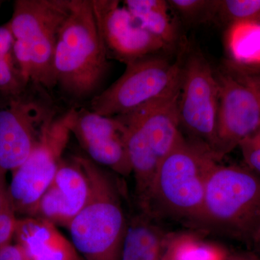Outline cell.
I'll return each mask as SVG.
<instances>
[{"mask_svg": "<svg viewBox=\"0 0 260 260\" xmlns=\"http://www.w3.org/2000/svg\"><path fill=\"white\" fill-rule=\"evenodd\" d=\"M215 160L208 150L183 135L160 162L141 213L155 220H175L198 228L207 176Z\"/></svg>", "mask_w": 260, "mask_h": 260, "instance_id": "obj_1", "label": "cell"}, {"mask_svg": "<svg viewBox=\"0 0 260 260\" xmlns=\"http://www.w3.org/2000/svg\"><path fill=\"white\" fill-rule=\"evenodd\" d=\"M74 157L86 174L90 191L68 228L72 242L85 260H120L128 220L117 182L86 155Z\"/></svg>", "mask_w": 260, "mask_h": 260, "instance_id": "obj_2", "label": "cell"}, {"mask_svg": "<svg viewBox=\"0 0 260 260\" xmlns=\"http://www.w3.org/2000/svg\"><path fill=\"white\" fill-rule=\"evenodd\" d=\"M108 60L91 0H70L69 15L56 46V86L75 100L93 99L107 75Z\"/></svg>", "mask_w": 260, "mask_h": 260, "instance_id": "obj_3", "label": "cell"}, {"mask_svg": "<svg viewBox=\"0 0 260 260\" xmlns=\"http://www.w3.org/2000/svg\"><path fill=\"white\" fill-rule=\"evenodd\" d=\"M259 225V176L245 166L214 161L198 228L251 244Z\"/></svg>", "mask_w": 260, "mask_h": 260, "instance_id": "obj_4", "label": "cell"}, {"mask_svg": "<svg viewBox=\"0 0 260 260\" xmlns=\"http://www.w3.org/2000/svg\"><path fill=\"white\" fill-rule=\"evenodd\" d=\"M180 88L167 96L116 116L125 126L135 195L143 208L160 162L183 136L179 124Z\"/></svg>", "mask_w": 260, "mask_h": 260, "instance_id": "obj_5", "label": "cell"}, {"mask_svg": "<svg viewBox=\"0 0 260 260\" xmlns=\"http://www.w3.org/2000/svg\"><path fill=\"white\" fill-rule=\"evenodd\" d=\"M59 115L51 92L32 82L22 93H0V170L18 169Z\"/></svg>", "mask_w": 260, "mask_h": 260, "instance_id": "obj_6", "label": "cell"}, {"mask_svg": "<svg viewBox=\"0 0 260 260\" xmlns=\"http://www.w3.org/2000/svg\"><path fill=\"white\" fill-rule=\"evenodd\" d=\"M184 56L171 61L153 54L126 64L120 78L91 99L89 109L113 117L167 96L180 88Z\"/></svg>", "mask_w": 260, "mask_h": 260, "instance_id": "obj_7", "label": "cell"}, {"mask_svg": "<svg viewBox=\"0 0 260 260\" xmlns=\"http://www.w3.org/2000/svg\"><path fill=\"white\" fill-rule=\"evenodd\" d=\"M70 0H17L9 20L15 40L28 47L32 83L51 92L56 86L54 55L59 31L70 13Z\"/></svg>", "mask_w": 260, "mask_h": 260, "instance_id": "obj_8", "label": "cell"}, {"mask_svg": "<svg viewBox=\"0 0 260 260\" xmlns=\"http://www.w3.org/2000/svg\"><path fill=\"white\" fill-rule=\"evenodd\" d=\"M75 108L59 114L47 126L28 158L13 172L9 193L16 215L34 216L38 203L62 162L72 135Z\"/></svg>", "mask_w": 260, "mask_h": 260, "instance_id": "obj_9", "label": "cell"}, {"mask_svg": "<svg viewBox=\"0 0 260 260\" xmlns=\"http://www.w3.org/2000/svg\"><path fill=\"white\" fill-rule=\"evenodd\" d=\"M218 105V82L211 65L200 51L186 53L178 105L181 133L213 156Z\"/></svg>", "mask_w": 260, "mask_h": 260, "instance_id": "obj_10", "label": "cell"}, {"mask_svg": "<svg viewBox=\"0 0 260 260\" xmlns=\"http://www.w3.org/2000/svg\"><path fill=\"white\" fill-rule=\"evenodd\" d=\"M216 77L219 105L213 157L218 161L259 129L260 95L249 72L234 65Z\"/></svg>", "mask_w": 260, "mask_h": 260, "instance_id": "obj_11", "label": "cell"}, {"mask_svg": "<svg viewBox=\"0 0 260 260\" xmlns=\"http://www.w3.org/2000/svg\"><path fill=\"white\" fill-rule=\"evenodd\" d=\"M98 31L108 59L129 64L170 49L143 28L116 0H91Z\"/></svg>", "mask_w": 260, "mask_h": 260, "instance_id": "obj_12", "label": "cell"}, {"mask_svg": "<svg viewBox=\"0 0 260 260\" xmlns=\"http://www.w3.org/2000/svg\"><path fill=\"white\" fill-rule=\"evenodd\" d=\"M72 135L92 161L123 177L132 174L125 126L116 116L75 109Z\"/></svg>", "mask_w": 260, "mask_h": 260, "instance_id": "obj_13", "label": "cell"}, {"mask_svg": "<svg viewBox=\"0 0 260 260\" xmlns=\"http://www.w3.org/2000/svg\"><path fill=\"white\" fill-rule=\"evenodd\" d=\"M89 191L88 178L75 157L63 160L50 185L41 197L32 217L68 229L85 206Z\"/></svg>", "mask_w": 260, "mask_h": 260, "instance_id": "obj_14", "label": "cell"}, {"mask_svg": "<svg viewBox=\"0 0 260 260\" xmlns=\"http://www.w3.org/2000/svg\"><path fill=\"white\" fill-rule=\"evenodd\" d=\"M14 239L32 260H85L56 225L44 219L18 218Z\"/></svg>", "mask_w": 260, "mask_h": 260, "instance_id": "obj_15", "label": "cell"}, {"mask_svg": "<svg viewBox=\"0 0 260 260\" xmlns=\"http://www.w3.org/2000/svg\"><path fill=\"white\" fill-rule=\"evenodd\" d=\"M169 237L155 220L140 213L128 221L120 260H160Z\"/></svg>", "mask_w": 260, "mask_h": 260, "instance_id": "obj_16", "label": "cell"}, {"mask_svg": "<svg viewBox=\"0 0 260 260\" xmlns=\"http://www.w3.org/2000/svg\"><path fill=\"white\" fill-rule=\"evenodd\" d=\"M124 6L142 26L172 48L179 39V29L165 0H125Z\"/></svg>", "mask_w": 260, "mask_h": 260, "instance_id": "obj_17", "label": "cell"}, {"mask_svg": "<svg viewBox=\"0 0 260 260\" xmlns=\"http://www.w3.org/2000/svg\"><path fill=\"white\" fill-rule=\"evenodd\" d=\"M225 46L232 63L252 72L260 68V21L245 22L228 27Z\"/></svg>", "mask_w": 260, "mask_h": 260, "instance_id": "obj_18", "label": "cell"}, {"mask_svg": "<svg viewBox=\"0 0 260 260\" xmlns=\"http://www.w3.org/2000/svg\"><path fill=\"white\" fill-rule=\"evenodd\" d=\"M168 244L176 260H225L229 252L191 234H169Z\"/></svg>", "mask_w": 260, "mask_h": 260, "instance_id": "obj_19", "label": "cell"}, {"mask_svg": "<svg viewBox=\"0 0 260 260\" xmlns=\"http://www.w3.org/2000/svg\"><path fill=\"white\" fill-rule=\"evenodd\" d=\"M216 17L228 26L260 21V0H218Z\"/></svg>", "mask_w": 260, "mask_h": 260, "instance_id": "obj_20", "label": "cell"}, {"mask_svg": "<svg viewBox=\"0 0 260 260\" xmlns=\"http://www.w3.org/2000/svg\"><path fill=\"white\" fill-rule=\"evenodd\" d=\"M168 3L188 23H205L217 15L218 0H169Z\"/></svg>", "mask_w": 260, "mask_h": 260, "instance_id": "obj_21", "label": "cell"}, {"mask_svg": "<svg viewBox=\"0 0 260 260\" xmlns=\"http://www.w3.org/2000/svg\"><path fill=\"white\" fill-rule=\"evenodd\" d=\"M6 174L0 170V248L11 244L18 219L10 198Z\"/></svg>", "mask_w": 260, "mask_h": 260, "instance_id": "obj_22", "label": "cell"}, {"mask_svg": "<svg viewBox=\"0 0 260 260\" xmlns=\"http://www.w3.org/2000/svg\"><path fill=\"white\" fill-rule=\"evenodd\" d=\"M30 83L24 80L13 55L0 57V93L16 95L24 91Z\"/></svg>", "mask_w": 260, "mask_h": 260, "instance_id": "obj_23", "label": "cell"}, {"mask_svg": "<svg viewBox=\"0 0 260 260\" xmlns=\"http://www.w3.org/2000/svg\"><path fill=\"white\" fill-rule=\"evenodd\" d=\"M244 166L260 177V128L243 140L239 147Z\"/></svg>", "mask_w": 260, "mask_h": 260, "instance_id": "obj_24", "label": "cell"}, {"mask_svg": "<svg viewBox=\"0 0 260 260\" xmlns=\"http://www.w3.org/2000/svg\"><path fill=\"white\" fill-rule=\"evenodd\" d=\"M15 41L9 21L0 25V57L13 55Z\"/></svg>", "mask_w": 260, "mask_h": 260, "instance_id": "obj_25", "label": "cell"}, {"mask_svg": "<svg viewBox=\"0 0 260 260\" xmlns=\"http://www.w3.org/2000/svg\"><path fill=\"white\" fill-rule=\"evenodd\" d=\"M0 260H32L20 244H10L0 248Z\"/></svg>", "mask_w": 260, "mask_h": 260, "instance_id": "obj_26", "label": "cell"}, {"mask_svg": "<svg viewBox=\"0 0 260 260\" xmlns=\"http://www.w3.org/2000/svg\"><path fill=\"white\" fill-rule=\"evenodd\" d=\"M225 260H260V256L254 253L239 251V252H229Z\"/></svg>", "mask_w": 260, "mask_h": 260, "instance_id": "obj_27", "label": "cell"}, {"mask_svg": "<svg viewBox=\"0 0 260 260\" xmlns=\"http://www.w3.org/2000/svg\"><path fill=\"white\" fill-rule=\"evenodd\" d=\"M249 76H250L251 82L254 84L256 90L259 92L260 95V74H259V73L249 72Z\"/></svg>", "mask_w": 260, "mask_h": 260, "instance_id": "obj_28", "label": "cell"}, {"mask_svg": "<svg viewBox=\"0 0 260 260\" xmlns=\"http://www.w3.org/2000/svg\"><path fill=\"white\" fill-rule=\"evenodd\" d=\"M251 244H252L255 250L260 254V225L256 231L255 235L253 238Z\"/></svg>", "mask_w": 260, "mask_h": 260, "instance_id": "obj_29", "label": "cell"}, {"mask_svg": "<svg viewBox=\"0 0 260 260\" xmlns=\"http://www.w3.org/2000/svg\"><path fill=\"white\" fill-rule=\"evenodd\" d=\"M168 241H169V239H168ZM160 260H176L172 250H171L170 247H169V244H168V242L167 246H166L165 251H164V254H162L161 259Z\"/></svg>", "mask_w": 260, "mask_h": 260, "instance_id": "obj_30", "label": "cell"}, {"mask_svg": "<svg viewBox=\"0 0 260 260\" xmlns=\"http://www.w3.org/2000/svg\"><path fill=\"white\" fill-rule=\"evenodd\" d=\"M3 1H0V6L3 4Z\"/></svg>", "mask_w": 260, "mask_h": 260, "instance_id": "obj_31", "label": "cell"}]
</instances>
